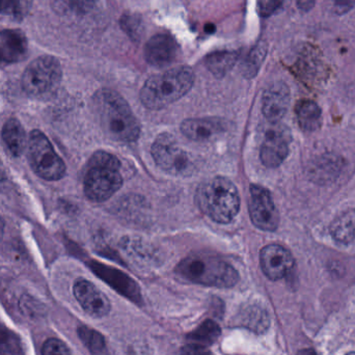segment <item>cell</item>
Listing matches in <instances>:
<instances>
[{"label": "cell", "instance_id": "24", "mask_svg": "<svg viewBox=\"0 0 355 355\" xmlns=\"http://www.w3.org/2000/svg\"><path fill=\"white\" fill-rule=\"evenodd\" d=\"M77 333H78L81 342L87 348L89 354L92 355H107V346H106L105 339L99 331L83 325V327H79Z\"/></svg>", "mask_w": 355, "mask_h": 355}, {"label": "cell", "instance_id": "38", "mask_svg": "<svg viewBox=\"0 0 355 355\" xmlns=\"http://www.w3.org/2000/svg\"><path fill=\"white\" fill-rule=\"evenodd\" d=\"M346 355H355V352H350V354H346Z\"/></svg>", "mask_w": 355, "mask_h": 355}, {"label": "cell", "instance_id": "7", "mask_svg": "<svg viewBox=\"0 0 355 355\" xmlns=\"http://www.w3.org/2000/svg\"><path fill=\"white\" fill-rule=\"evenodd\" d=\"M62 76V67L54 56H40L25 69L21 85L27 95L43 97L58 87Z\"/></svg>", "mask_w": 355, "mask_h": 355}, {"label": "cell", "instance_id": "21", "mask_svg": "<svg viewBox=\"0 0 355 355\" xmlns=\"http://www.w3.org/2000/svg\"><path fill=\"white\" fill-rule=\"evenodd\" d=\"M239 53L236 51L213 52L207 56L205 64L214 76L223 77L233 69L237 62Z\"/></svg>", "mask_w": 355, "mask_h": 355}, {"label": "cell", "instance_id": "25", "mask_svg": "<svg viewBox=\"0 0 355 355\" xmlns=\"http://www.w3.org/2000/svg\"><path fill=\"white\" fill-rule=\"evenodd\" d=\"M242 322L256 333H264L269 327V317L266 311L260 306H252L244 310Z\"/></svg>", "mask_w": 355, "mask_h": 355}, {"label": "cell", "instance_id": "6", "mask_svg": "<svg viewBox=\"0 0 355 355\" xmlns=\"http://www.w3.org/2000/svg\"><path fill=\"white\" fill-rule=\"evenodd\" d=\"M27 156L33 172L46 181H58L66 175L64 160L42 131L33 130L29 135Z\"/></svg>", "mask_w": 355, "mask_h": 355}, {"label": "cell", "instance_id": "9", "mask_svg": "<svg viewBox=\"0 0 355 355\" xmlns=\"http://www.w3.org/2000/svg\"><path fill=\"white\" fill-rule=\"evenodd\" d=\"M248 212L254 227L265 232H275L279 227V214L267 188L252 184L250 188Z\"/></svg>", "mask_w": 355, "mask_h": 355}, {"label": "cell", "instance_id": "2", "mask_svg": "<svg viewBox=\"0 0 355 355\" xmlns=\"http://www.w3.org/2000/svg\"><path fill=\"white\" fill-rule=\"evenodd\" d=\"M193 83L194 74L191 69L177 67L148 79L139 97L148 110H164L189 93Z\"/></svg>", "mask_w": 355, "mask_h": 355}, {"label": "cell", "instance_id": "12", "mask_svg": "<svg viewBox=\"0 0 355 355\" xmlns=\"http://www.w3.org/2000/svg\"><path fill=\"white\" fill-rule=\"evenodd\" d=\"M260 264L264 275L271 281L284 279L294 266L290 250L279 244L264 246L260 252Z\"/></svg>", "mask_w": 355, "mask_h": 355}, {"label": "cell", "instance_id": "17", "mask_svg": "<svg viewBox=\"0 0 355 355\" xmlns=\"http://www.w3.org/2000/svg\"><path fill=\"white\" fill-rule=\"evenodd\" d=\"M92 268H93L94 272L97 273L102 279H104L108 285H110V287L114 288L119 293L126 296L127 298L135 302H139L141 300L139 286L128 275H124L114 268H110V267L97 264V263H94Z\"/></svg>", "mask_w": 355, "mask_h": 355}, {"label": "cell", "instance_id": "5", "mask_svg": "<svg viewBox=\"0 0 355 355\" xmlns=\"http://www.w3.org/2000/svg\"><path fill=\"white\" fill-rule=\"evenodd\" d=\"M121 162L116 156L98 151L89 158L85 172L83 189L91 202L110 200L123 186Z\"/></svg>", "mask_w": 355, "mask_h": 355}, {"label": "cell", "instance_id": "30", "mask_svg": "<svg viewBox=\"0 0 355 355\" xmlns=\"http://www.w3.org/2000/svg\"><path fill=\"white\" fill-rule=\"evenodd\" d=\"M42 355H71V352L64 342L52 338L43 344Z\"/></svg>", "mask_w": 355, "mask_h": 355}, {"label": "cell", "instance_id": "22", "mask_svg": "<svg viewBox=\"0 0 355 355\" xmlns=\"http://www.w3.org/2000/svg\"><path fill=\"white\" fill-rule=\"evenodd\" d=\"M220 334L221 331L219 325L214 321L208 319V320H205L204 322L200 323L193 331H191L187 336V338L194 344L207 346L215 343Z\"/></svg>", "mask_w": 355, "mask_h": 355}, {"label": "cell", "instance_id": "31", "mask_svg": "<svg viewBox=\"0 0 355 355\" xmlns=\"http://www.w3.org/2000/svg\"><path fill=\"white\" fill-rule=\"evenodd\" d=\"M97 0H70V6L75 12L85 15L95 8Z\"/></svg>", "mask_w": 355, "mask_h": 355}, {"label": "cell", "instance_id": "35", "mask_svg": "<svg viewBox=\"0 0 355 355\" xmlns=\"http://www.w3.org/2000/svg\"><path fill=\"white\" fill-rule=\"evenodd\" d=\"M298 355H316L313 350H302Z\"/></svg>", "mask_w": 355, "mask_h": 355}, {"label": "cell", "instance_id": "3", "mask_svg": "<svg viewBox=\"0 0 355 355\" xmlns=\"http://www.w3.org/2000/svg\"><path fill=\"white\" fill-rule=\"evenodd\" d=\"M196 202L209 218L220 225H227L239 213L241 200L231 180L215 177L200 184L196 191Z\"/></svg>", "mask_w": 355, "mask_h": 355}, {"label": "cell", "instance_id": "10", "mask_svg": "<svg viewBox=\"0 0 355 355\" xmlns=\"http://www.w3.org/2000/svg\"><path fill=\"white\" fill-rule=\"evenodd\" d=\"M291 135L281 123H270L265 130L260 148V159L266 168H279L289 154Z\"/></svg>", "mask_w": 355, "mask_h": 355}, {"label": "cell", "instance_id": "15", "mask_svg": "<svg viewBox=\"0 0 355 355\" xmlns=\"http://www.w3.org/2000/svg\"><path fill=\"white\" fill-rule=\"evenodd\" d=\"M178 50L179 47L176 40L172 35L160 33L148 41L145 58L151 66L164 68L176 60Z\"/></svg>", "mask_w": 355, "mask_h": 355}, {"label": "cell", "instance_id": "20", "mask_svg": "<svg viewBox=\"0 0 355 355\" xmlns=\"http://www.w3.org/2000/svg\"><path fill=\"white\" fill-rule=\"evenodd\" d=\"M331 237L341 244L355 242V210H348L337 217L329 227Z\"/></svg>", "mask_w": 355, "mask_h": 355}, {"label": "cell", "instance_id": "4", "mask_svg": "<svg viewBox=\"0 0 355 355\" xmlns=\"http://www.w3.org/2000/svg\"><path fill=\"white\" fill-rule=\"evenodd\" d=\"M177 275L185 281L207 287L232 288L239 282V273L229 263L216 257L192 254L182 260Z\"/></svg>", "mask_w": 355, "mask_h": 355}, {"label": "cell", "instance_id": "36", "mask_svg": "<svg viewBox=\"0 0 355 355\" xmlns=\"http://www.w3.org/2000/svg\"><path fill=\"white\" fill-rule=\"evenodd\" d=\"M215 31V26L213 24H209L206 26V31L209 33H212Z\"/></svg>", "mask_w": 355, "mask_h": 355}, {"label": "cell", "instance_id": "19", "mask_svg": "<svg viewBox=\"0 0 355 355\" xmlns=\"http://www.w3.org/2000/svg\"><path fill=\"white\" fill-rule=\"evenodd\" d=\"M296 116L300 128L306 132H313L321 126L322 112L318 104L311 100L300 101L295 107Z\"/></svg>", "mask_w": 355, "mask_h": 355}, {"label": "cell", "instance_id": "1", "mask_svg": "<svg viewBox=\"0 0 355 355\" xmlns=\"http://www.w3.org/2000/svg\"><path fill=\"white\" fill-rule=\"evenodd\" d=\"M96 114L104 132L118 143H135L141 135V125L126 100L110 89H100L94 99Z\"/></svg>", "mask_w": 355, "mask_h": 355}, {"label": "cell", "instance_id": "23", "mask_svg": "<svg viewBox=\"0 0 355 355\" xmlns=\"http://www.w3.org/2000/svg\"><path fill=\"white\" fill-rule=\"evenodd\" d=\"M267 54V46L264 42H260L254 46L241 64L242 75L246 78H254L258 74Z\"/></svg>", "mask_w": 355, "mask_h": 355}, {"label": "cell", "instance_id": "32", "mask_svg": "<svg viewBox=\"0 0 355 355\" xmlns=\"http://www.w3.org/2000/svg\"><path fill=\"white\" fill-rule=\"evenodd\" d=\"M181 355H213V354L207 349L206 346L191 343L182 348Z\"/></svg>", "mask_w": 355, "mask_h": 355}, {"label": "cell", "instance_id": "34", "mask_svg": "<svg viewBox=\"0 0 355 355\" xmlns=\"http://www.w3.org/2000/svg\"><path fill=\"white\" fill-rule=\"evenodd\" d=\"M8 179V174H6V168H4L3 164H2L1 159H0V184L3 183Z\"/></svg>", "mask_w": 355, "mask_h": 355}, {"label": "cell", "instance_id": "8", "mask_svg": "<svg viewBox=\"0 0 355 355\" xmlns=\"http://www.w3.org/2000/svg\"><path fill=\"white\" fill-rule=\"evenodd\" d=\"M152 157L164 172L174 176H189L193 172V162L170 133L156 137L151 148Z\"/></svg>", "mask_w": 355, "mask_h": 355}, {"label": "cell", "instance_id": "11", "mask_svg": "<svg viewBox=\"0 0 355 355\" xmlns=\"http://www.w3.org/2000/svg\"><path fill=\"white\" fill-rule=\"evenodd\" d=\"M73 293L81 308L89 316L103 318L112 310V304L107 296L87 279H77L73 286Z\"/></svg>", "mask_w": 355, "mask_h": 355}, {"label": "cell", "instance_id": "27", "mask_svg": "<svg viewBox=\"0 0 355 355\" xmlns=\"http://www.w3.org/2000/svg\"><path fill=\"white\" fill-rule=\"evenodd\" d=\"M28 10V0H0V14L22 19Z\"/></svg>", "mask_w": 355, "mask_h": 355}, {"label": "cell", "instance_id": "33", "mask_svg": "<svg viewBox=\"0 0 355 355\" xmlns=\"http://www.w3.org/2000/svg\"><path fill=\"white\" fill-rule=\"evenodd\" d=\"M296 3L302 12H308L313 10L316 4V0H296Z\"/></svg>", "mask_w": 355, "mask_h": 355}, {"label": "cell", "instance_id": "14", "mask_svg": "<svg viewBox=\"0 0 355 355\" xmlns=\"http://www.w3.org/2000/svg\"><path fill=\"white\" fill-rule=\"evenodd\" d=\"M290 105V89L284 83H275L263 94L262 112L269 123H279L287 114Z\"/></svg>", "mask_w": 355, "mask_h": 355}, {"label": "cell", "instance_id": "18", "mask_svg": "<svg viewBox=\"0 0 355 355\" xmlns=\"http://www.w3.org/2000/svg\"><path fill=\"white\" fill-rule=\"evenodd\" d=\"M2 141L15 157L22 155L26 147V135L20 121L10 119L4 123L1 130Z\"/></svg>", "mask_w": 355, "mask_h": 355}, {"label": "cell", "instance_id": "28", "mask_svg": "<svg viewBox=\"0 0 355 355\" xmlns=\"http://www.w3.org/2000/svg\"><path fill=\"white\" fill-rule=\"evenodd\" d=\"M121 26L132 40H139L143 29L141 17L126 14L121 19Z\"/></svg>", "mask_w": 355, "mask_h": 355}, {"label": "cell", "instance_id": "26", "mask_svg": "<svg viewBox=\"0 0 355 355\" xmlns=\"http://www.w3.org/2000/svg\"><path fill=\"white\" fill-rule=\"evenodd\" d=\"M0 355H24L19 336L2 322H0Z\"/></svg>", "mask_w": 355, "mask_h": 355}, {"label": "cell", "instance_id": "16", "mask_svg": "<svg viewBox=\"0 0 355 355\" xmlns=\"http://www.w3.org/2000/svg\"><path fill=\"white\" fill-rule=\"evenodd\" d=\"M227 129V125L219 119H188L181 124V132L192 141H210Z\"/></svg>", "mask_w": 355, "mask_h": 355}, {"label": "cell", "instance_id": "29", "mask_svg": "<svg viewBox=\"0 0 355 355\" xmlns=\"http://www.w3.org/2000/svg\"><path fill=\"white\" fill-rule=\"evenodd\" d=\"M287 0H257V10L263 18H268L283 8Z\"/></svg>", "mask_w": 355, "mask_h": 355}, {"label": "cell", "instance_id": "37", "mask_svg": "<svg viewBox=\"0 0 355 355\" xmlns=\"http://www.w3.org/2000/svg\"><path fill=\"white\" fill-rule=\"evenodd\" d=\"M3 230H4L3 220H2L1 218H0V238H1L2 235H3Z\"/></svg>", "mask_w": 355, "mask_h": 355}, {"label": "cell", "instance_id": "13", "mask_svg": "<svg viewBox=\"0 0 355 355\" xmlns=\"http://www.w3.org/2000/svg\"><path fill=\"white\" fill-rule=\"evenodd\" d=\"M27 52L28 42L21 29H0V67L22 62Z\"/></svg>", "mask_w": 355, "mask_h": 355}]
</instances>
